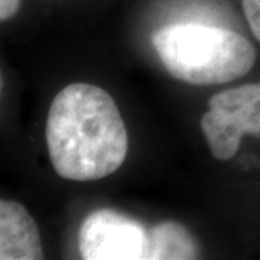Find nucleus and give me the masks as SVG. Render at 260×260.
Instances as JSON below:
<instances>
[{
	"label": "nucleus",
	"mask_w": 260,
	"mask_h": 260,
	"mask_svg": "<svg viewBox=\"0 0 260 260\" xmlns=\"http://www.w3.org/2000/svg\"><path fill=\"white\" fill-rule=\"evenodd\" d=\"M20 0H0V19H10L19 9Z\"/></svg>",
	"instance_id": "obj_8"
},
{
	"label": "nucleus",
	"mask_w": 260,
	"mask_h": 260,
	"mask_svg": "<svg viewBox=\"0 0 260 260\" xmlns=\"http://www.w3.org/2000/svg\"><path fill=\"white\" fill-rule=\"evenodd\" d=\"M44 257L39 230L23 205L0 201V259L39 260Z\"/></svg>",
	"instance_id": "obj_5"
},
{
	"label": "nucleus",
	"mask_w": 260,
	"mask_h": 260,
	"mask_svg": "<svg viewBox=\"0 0 260 260\" xmlns=\"http://www.w3.org/2000/svg\"><path fill=\"white\" fill-rule=\"evenodd\" d=\"M201 129L214 158H233L243 135L260 136V83L213 95L210 110L201 119Z\"/></svg>",
	"instance_id": "obj_3"
},
{
	"label": "nucleus",
	"mask_w": 260,
	"mask_h": 260,
	"mask_svg": "<svg viewBox=\"0 0 260 260\" xmlns=\"http://www.w3.org/2000/svg\"><path fill=\"white\" fill-rule=\"evenodd\" d=\"M198 253L192 236L179 223L164 221L149 232V259H195Z\"/></svg>",
	"instance_id": "obj_6"
},
{
	"label": "nucleus",
	"mask_w": 260,
	"mask_h": 260,
	"mask_svg": "<svg viewBox=\"0 0 260 260\" xmlns=\"http://www.w3.org/2000/svg\"><path fill=\"white\" fill-rule=\"evenodd\" d=\"M78 249L85 260H148L149 232L123 214L97 210L84 220Z\"/></svg>",
	"instance_id": "obj_4"
},
{
	"label": "nucleus",
	"mask_w": 260,
	"mask_h": 260,
	"mask_svg": "<svg viewBox=\"0 0 260 260\" xmlns=\"http://www.w3.org/2000/svg\"><path fill=\"white\" fill-rule=\"evenodd\" d=\"M47 142L56 174L78 182L116 172L127 153V132L113 97L85 83L67 85L52 100Z\"/></svg>",
	"instance_id": "obj_1"
},
{
	"label": "nucleus",
	"mask_w": 260,
	"mask_h": 260,
	"mask_svg": "<svg viewBox=\"0 0 260 260\" xmlns=\"http://www.w3.org/2000/svg\"><path fill=\"white\" fill-rule=\"evenodd\" d=\"M159 59L174 78L195 85L223 84L246 75L256 52L242 35L200 23H175L153 35Z\"/></svg>",
	"instance_id": "obj_2"
},
{
	"label": "nucleus",
	"mask_w": 260,
	"mask_h": 260,
	"mask_svg": "<svg viewBox=\"0 0 260 260\" xmlns=\"http://www.w3.org/2000/svg\"><path fill=\"white\" fill-rule=\"evenodd\" d=\"M242 3L251 32L260 42V0H242Z\"/></svg>",
	"instance_id": "obj_7"
}]
</instances>
